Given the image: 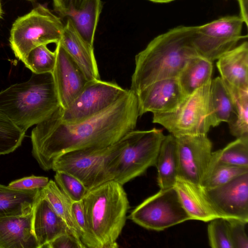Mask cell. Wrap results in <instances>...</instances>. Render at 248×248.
<instances>
[{"instance_id": "obj_1", "label": "cell", "mask_w": 248, "mask_h": 248, "mask_svg": "<svg viewBox=\"0 0 248 248\" xmlns=\"http://www.w3.org/2000/svg\"><path fill=\"white\" fill-rule=\"evenodd\" d=\"M58 108L31 133L32 155L46 171L66 153L115 143L135 129L140 117L137 95L131 89L106 109L78 123L63 122Z\"/></svg>"}, {"instance_id": "obj_2", "label": "cell", "mask_w": 248, "mask_h": 248, "mask_svg": "<svg viewBox=\"0 0 248 248\" xmlns=\"http://www.w3.org/2000/svg\"><path fill=\"white\" fill-rule=\"evenodd\" d=\"M196 28L178 26L151 41L135 56L130 89L136 94L155 81L177 78L188 59L198 54L192 43Z\"/></svg>"}, {"instance_id": "obj_3", "label": "cell", "mask_w": 248, "mask_h": 248, "mask_svg": "<svg viewBox=\"0 0 248 248\" xmlns=\"http://www.w3.org/2000/svg\"><path fill=\"white\" fill-rule=\"evenodd\" d=\"M60 107L52 73H32L28 81L0 92V111L25 132Z\"/></svg>"}, {"instance_id": "obj_4", "label": "cell", "mask_w": 248, "mask_h": 248, "mask_svg": "<svg viewBox=\"0 0 248 248\" xmlns=\"http://www.w3.org/2000/svg\"><path fill=\"white\" fill-rule=\"evenodd\" d=\"M82 203L97 248H116L125 225L129 201L123 186L111 180L89 190Z\"/></svg>"}, {"instance_id": "obj_5", "label": "cell", "mask_w": 248, "mask_h": 248, "mask_svg": "<svg viewBox=\"0 0 248 248\" xmlns=\"http://www.w3.org/2000/svg\"><path fill=\"white\" fill-rule=\"evenodd\" d=\"M128 133L118 142L105 148L66 153L54 161L51 170L73 175L89 190L112 180L111 170L114 161L126 145Z\"/></svg>"}, {"instance_id": "obj_6", "label": "cell", "mask_w": 248, "mask_h": 248, "mask_svg": "<svg viewBox=\"0 0 248 248\" xmlns=\"http://www.w3.org/2000/svg\"><path fill=\"white\" fill-rule=\"evenodd\" d=\"M64 27L59 17L38 4L13 23L9 37L10 46L16 57L23 62L29 52L36 46L57 44Z\"/></svg>"}, {"instance_id": "obj_7", "label": "cell", "mask_w": 248, "mask_h": 248, "mask_svg": "<svg viewBox=\"0 0 248 248\" xmlns=\"http://www.w3.org/2000/svg\"><path fill=\"white\" fill-rule=\"evenodd\" d=\"M165 136L162 130L156 128L130 132L126 145L114 161L112 180L123 186L155 166Z\"/></svg>"}, {"instance_id": "obj_8", "label": "cell", "mask_w": 248, "mask_h": 248, "mask_svg": "<svg viewBox=\"0 0 248 248\" xmlns=\"http://www.w3.org/2000/svg\"><path fill=\"white\" fill-rule=\"evenodd\" d=\"M211 82L186 96L174 111L153 114V123L161 125L175 137L207 134L211 127L209 104Z\"/></svg>"}, {"instance_id": "obj_9", "label": "cell", "mask_w": 248, "mask_h": 248, "mask_svg": "<svg viewBox=\"0 0 248 248\" xmlns=\"http://www.w3.org/2000/svg\"><path fill=\"white\" fill-rule=\"evenodd\" d=\"M128 218L143 228L155 231L191 220L174 187L160 189L135 207Z\"/></svg>"}, {"instance_id": "obj_10", "label": "cell", "mask_w": 248, "mask_h": 248, "mask_svg": "<svg viewBox=\"0 0 248 248\" xmlns=\"http://www.w3.org/2000/svg\"><path fill=\"white\" fill-rule=\"evenodd\" d=\"M128 90L112 81H103L100 79L89 81L67 108L59 107V116L65 123L82 121L109 108Z\"/></svg>"}, {"instance_id": "obj_11", "label": "cell", "mask_w": 248, "mask_h": 248, "mask_svg": "<svg viewBox=\"0 0 248 248\" xmlns=\"http://www.w3.org/2000/svg\"><path fill=\"white\" fill-rule=\"evenodd\" d=\"M244 22L240 16L221 17L197 26L192 43L198 54L213 62L236 46Z\"/></svg>"}, {"instance_id": "obj_12", "label": "cell", "mask_w": 248, "mask_h": 248, "mask_svg": "<svg viewBox=\"0 0 248 248\" xmlns=\"http://www.w3.org/2000/svg\"><path fill=\"white\" fill-rule=\"evenodd\" d=\"M175 138L178 162V177L202 186L211 159V141L207 134Z\"/></svg>"}, {"instance_id": "obj_13", "label": "cell", "mask_w": 248, "mask_h": 248, "mask_svg": "<svg viewBox=\"0 0 248 248\" xmlns=\"http://www.w3.org/2000/svg\"><path fill=\"white\" fill-rule=\"evenodd\" d=\"M203 190L209 202L221 217L238 219L248 223V172L219 186Z\"/></svg>"}, {"instance_id": "obj_14", "label": "cell", "mask_w": 248, "mask_h": 248, "mask_svg": "<svg viewBox=\"0 0 248 248\" xmlns=\"http://www.w3.org/2000/svg\"><path fill=\"white\" fill-rule=\"evenodd\" d=\"M56 60L52 73L60 107L67 108L89 81L79 66L59 42L55 50Z\"/></svg>"}, {"instance_id": "obj_15", "label": "cell", "mask_w": 248, "mask_h": 248, "mask_svg": "<svg viewBox=\"0 0 248 248\" xmlns=\"http://www.w3.org/2000/svg\"><path fill=\"white\" fill-rule=\"evenodd\" d=\"M140 117L147 112L163 113L177 109L186 96L177 78L155 81L136 93Z\"/></svg>"}, {"instance_id": "obj_16", "label": "cell", "mask_w": 248, "mask_h": 248, "mask_svg": "<svg viewBox=\"0 0 248 248\" xmlns=\"http://www.w3.org/2000/svg\"><path fill=\"white\" fill-rule=\"evenodd\" d=\"M32 229L38 248L59 235L70 232L66 223L40 194L32 210Z\"/></svg>"}, {"instance_id": "obj_17", "label": "cell", "mask_w": 248, "mask_h": 248, "mask_svg": "<svg viewBox=\"0 0 248 248\" xmlns=\"http://www.w3.org/2000/svg\"><path fill=\"white\" fill-rule=\"evenodd\" d=\"M59 42L82 70L89 81L100 79L93 46L81 37L68 18L64 24Z\"/></svg>"}, {"instance_id": "obj_18", "label": "cell", "mask_w": 248, "mask_h": 248, "mask_svg": "<svg viewBox=\"0 0 248 248\" xmlns=\"http://www.w3.org/2000/svg\"><path fill=\"white\" fill-rule=\"evenodd\" d=\"M174 187L191 220L209 222L221 217L209 202L201 186L177 177Z\"/></svg>"}, {"instance_id": "obj_19", "label": "cell", "mask_w": 248, "mask_h": 248, "mask_svg": "<svg viewBox=\"0 0 248 248\" xmlns=\"http://www.w3.org/2000/svg\"><path fill=\"white\" fill-rule=\"evenodd\" d=\"M32 212L0 217V248H38L32 229Z\"/></svg>"}, {"instance_id": "obj_20", "label": "cell", "mask_w": 248, "mask_h": 248, "mask_svg": "<svg viewBox=\"0 0 248 248\" xmlns=\"http://www.w3.org/2000/svg\"><path fill=\"white\" fill-rule=\"evenodd\" d=\"M216 65L222 79L236 87L248 90V43L245 41L226 52Z\"/></svg>"}, {"instance_id": "obj_21", "label": "cell", "mask_w": 248, "mask_h": 248, "mask_svg": "<svg viewBox=\"0 0 248 248\" xmlns=\"http://www.w3.org/2000/svg\"><path fill=\"white\" fill-rule=\"evenodd\" d=\"M213 62L199 54L191 56L177 78L184 93L188 96L212 80Z\"/></svg>"}, {"instance_id": "obj_22", "label": "cell", "mask_w": 248, "mask_h": 248, "mask_svg": "<svg viewBox=\"0 0 248 248\" xmlns=\"http://www.w3.org/2000/svg\"><path fill=\"white\" fill-rule=\"evenodd\" d=\"M209 104L211 127L217 126L222 122L228 123L233 118L234 101L220 77L211 80Z\"/></svg>"}, {"instance_id": "obj_23", "label": "cell", "mask_w": 248, "mask_h": 248, "mask_svg": "<svg viewBox=\"0 0 248 248\" xmlns=\"http://www.w3.org/2000/svg\"><path fill=\"white\" fill-rule=\"evenodd\" d=\"M155 167L157 184L161 189L174 187L178 177V162L175 138L165 136L158 153Z\"/></svg>"}, {"instance_id": "obj_24", "label": "cell", "mask_w": 248, "mask_h": 248, "mask_svg": "<svg viewBox=\"0 0 248 248\" xmlns=\"http://www.w3.org/2000/svg\"><path fill=\"white\" fill-rule=\"evenodd\" d=\"M40 190L16 189L0 184V217L31 213Z\"/></svg>"}, {"instance_id": "obj_25", "label": "cell", "mask_w": 248, "mask_h": 248, "mask_svg": "<svg viewBox=\"0 0 248 248\" xmlns=\"http://www.w3.org/2000/svg\"><path fill=\"white\" fill-rule=\"evenodd\" d=\"M102 9L101 0H89L82 9L73 11L66 16L81 37L92 46Z\"/></svg>"}, {"instance_id": "obj_26", "label": "cell", "mask_w": 248, "mask_h": 248, "mask_svg": "<svg viewBox=\"0 0 248 248\" xmlns=\"http://www.w3.org/2000/svg\"><path fill=\"white\" fill-rule=\"evenodd\" d=\"M40 194L64 221L71 233L81 242L80 233L72 214V201L52 180H49L46 186L41 189Z\"/></svg>"}, {"instance_id": "obj_27", "label": "cell", "mask_w": 248, "mask_h": 248, "mask_svg": "<svg viewBox=\"0 0 248 248\" xmlns=\"http://www.w3.org/2000/svg\"><path fill=\"white\" fill-rule=\"evenodd\" d=\"M223 81L233 99L235 106V115L228 123L230 132L236 138L248 137V90H243Z\"/></svg>"}, {"instance_id": "obj_28", "label": "cell", "mask_w": 248, "mask_h": 248, "mask_svg": "<svg viewBox=\"0 0 248 248\" xmlns=\"http://www.w3.org/2000/svg\"><path fill=\"white\" fill-rule=\"evenodd\" d=\"M210 163L248 167V137L236 138L223 148L213 152Z\"/></svg>"}, {"instance_id": "obj_29", "label": "cell", "mask_w": 248, "mask_h": 248, "mask_svg": "<svg viewBox=\"0 0 248 248\" xmlns=\"http://www.w3.org/2000/svg\"><path fill=\"white\" fill-rule=\"evenodd\" d=\"M248 172V167L220 163H210L201 186L204 189H212L224 185Z\"/></svg>"}, {"instance_id": "obj_30", "label": "cell", "mask_w": 248, "mask_h": 248, "mask_svg": "<svg viewBox=\"0 0 248 248\" xmlns=\"http://www.w3.org/2000/svg\"><path fill=\"white\" fill-rule=\"evenodd\" d=\"M25 132L0 111V155L10 154L19 147Z\"/></svg>"}, {"instance_id": "obj_31", "label": "cell", "mask_w": 248, "mask_h": 248, "mask_svg": "<svg viewBox=\"0 0 248 248\" xmlns=\"http://www.w3.org/2000/svg\"><path fill=\"white\" fill-rule=\"evenodd\" d=\"M56 60L55 51H51L47 45H41L32 49L23 62L32 73H52Z\"/></svg>"}, {"instance_id": "obj_32", "label": "cell", "mask_w": 248, "mask_h": 248, "mask_svg": "<svg viewBox=\"0 0 248 248\" xmlns=\"http://www.w3.org/2000/svg\"><path fill=\"white\" fill-rule=\"evenodd\" d=\"M55 182L72 202L83 200L89 190L77 178L62 171H55Z\"/></svg>"}, {"instance_id": "obj_33", "label": "cell", "mask_w": 248, "mask_h": 248, "mask_svg": "<svg viewBox=\"0 0 248 248\" xmlns=\"http://www.w3.org/2000/svg\"><path fill=\"white\" fill-rule=\"evenodd\" d=\"M207 233L212 248H233L226 218L217 217L209 221Z\"/></svg>"}, {"instance_id": "obj_34", "label": "cell", "mask_w": 248, "mask_h": 248, "mask_svg": "<svg viewBox=\"0 0 248 248\" xmlns=\"http://www.w3.org/2000/svg\"><path fill=\"white\" fill-rule=\"evenodd\" d=\"M71 207L73 216L79 232L81 242L86 248H97L96 243L88 227L82 201L72 202Z\"/></svg>"}, {"instance_id": "obj_35", "label": "cell", "mask_w": 248, "mask_h": 248, "mask_svg": "<svg viewBox=\"0 0 248 248\" xmlns=\"http://www.w3.org/2000/svg\"><path fill=\"white\" fill-rule=\"evenodd\" d=\"M233 248H248V238L246 231L247 223L235 218H227Z\"/></svg>"}, {"instance_id": "obj_36", "label": "cell", "mask_w": 248, "mask_h": 248, "mask_svg": "<svg viewBox=\"0 0 248 248\" xmlns=\"http://www.w3.org/2000/svg\"><path fill=\"white\" fill-rule=\"evenodd\" d=\"M49 181L46 177L31 175L12 181L8 186L20 190L41 189L46 186Z\"/></svg>"}, {"instance_id": "obj_37", "label": "cell", "mask_w": 248, "mask_h": 248, "mask_svg": "<svg viewBox=\"0 0 248 248\" xmlns=\"http://www.w3.org/2000/svg\"><path fill=\"white\" fill-rule=\"evenodd\" d=\"M46 248H85L84 244L71 233L59 235L46 244Z\"/></svg>"}, {"instance_id": "obj_38", "label": "cell", "mask_w": 248, "mask_h": 248, "mask_svg": "<svg viewBox=\"0 0 248 248\" xmlns=\"http://www.w3.org/2000/svg\"><path fill=\"white\" fill-rule=\"evenodd\" d=\"M54 10L61 16L66 17L73 11L82 9L89 0H52Z\"/></svg>"}, {"instance_id": "obj_39", "label": "cell", "mask_w": 248, "mask_h": 248, "mask_svg": "<svg viewBox=\"0 0 248 248\" xmlns=\"http://www.w3.org/2000/svg\"><path fill=\"white\" fill-rule=\"evenodd\" d=\"M240 10V17L242 19L244 23H245L247 26L248 23V0H237Z\"/></svg>"}, {"instance_id": "obj_40", "label": "cell", "mask_w": 248, "mask_h": 248, "mask_svg": "<svg viewBox=\"0 0 248 248\" xmlns=\"http://www.w3.org/2000/svg\"><path fill=\"white\" fill-rule=\"evenodd\" d=\"M149 1L155 2V3H168L173 1L174 0H148Z\"/></svg>"}, {"instance_id": "obj_41", "label": "cell", "mask_w": 248, "mask_h": 248, "mask_svg": "<svg viewBox=\"0 0 248 248\" xmlns=\"http://www.w3.org/2000/svg\"><path fill=\"white\" fill-rule=\"evenodd\" d=\"M2 14H3V12H2V10L1 3L0 1V18H1Z\"/></svg>"}, {"instance_id": "obj_42", "label": "cell", "mask_w": 248, "mask_h": 248, "mask_svg": "<svg viewBox=\"0 0 248 248\" xmlns=\"http://www.w3.org/2000/svg\"><path fill=\"white\" fill-rule=\"evenodd\" d=\"M29 0V1H32V0Z\"/></svg>"}]
</instances>
